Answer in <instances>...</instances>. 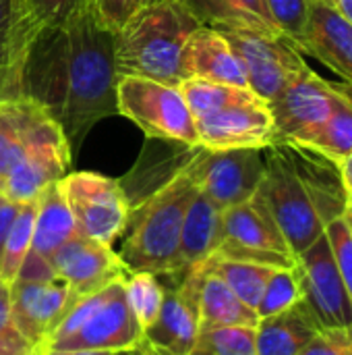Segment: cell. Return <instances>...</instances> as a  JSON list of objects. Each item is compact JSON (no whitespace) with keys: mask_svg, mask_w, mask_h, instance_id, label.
I'll return each instance as SVG.
<instances>
[{"mask_svg":"<svg viewBox=\"0 0 352 355\" xmlns=\"http://www.w3.org/2000/svg\"><path fill=\"white\" fill-rule=\"evenodd\" d=\"M114 31L85 6L60 25L39 27L21 62V96L64 131L75 154L87 133L116 114Z\"/></svg>","mask_w":352,"mask_h":355,"instance_id":"cell-1","label":"cell"},{"mask_svg":"<svg viewBox=\"0 0 352 355\" xmlns=\"http://www.w3.org/2000/svg\"><path fill=\"white\" fill-rule=\"evenodd\" d=\"M257 193L295 258L349 208L340 164L297 144L266 148V173Z\"/></svg>","mask_w":352,"mask_h":355,"instance_id":"cell-2","label":"cell"},{"mask_svg":"<svg viewBox=\"0 0 352 355\" xmlns=\"http://www.w3.org/2000/svg\"><path fill=\"white\" fill-rule=\"evenodd\" d=\"M187 162L151 193L131 204L129 235L118 254L129 272L156 277H183L187 272L178 252L180 231L189 204L199 191Z\"/></svg>","mask_w":352,"mask_h":355,"instance_id":"cell-3","label":"cell"},{"mask_svg":"<svg viewBox=\"0 0 352 355\" xmlns=\"http://www.w3.org/2000/svg\"><path fill=\"white\" fill-rule=\"evenodd\" d=\"M199 27L183 0H160L135 8L114 33L118 75H133L178 85L183 50Z\"/></svg>","mask_w":352,"mask_h":355,"instance_id":"cell-4","label":"cell"},{"mask_svg":"<svg viewBox=\"0 0 352 355\" xmlns=\"http://www.w3.org/2000/svg\"><path fill=\"white\" fill-rule=\"evenodd\" d=\"M143 345V331L137 324L124 295V281L85 295L66 310L46 341L35 349H91L120 352ZM33 352V354H35Z\"/></svg>","mask_w":352,"mask_h":355,"instance_id":"cell-5","label":"cell"},{"mask_svg":"<svg viewBox=\"0 0 352 355\" xmlns=\"http://www.w3.org/2000/svg\"><path fill=\"white\" fill-rule=\"evenodd\" d=\"M116 114L135 123L149 139L199 148L195 116L178 85L122 75L116 83Z\"/></svg>","mask_w":352,"mask_h":355,"instance_id":"cell-6","label":"cell"},{"mask_svg":"<svg viewBox=\"0 0 352 355\" xmlns=\"http://www.w3.org/2000/svg\"><path fill=\"white\" fill-rule=\"evenodd\" d=\"M73 152L62 127L41 114L6 173L0 196L12 204H33L44 189L58 183L71 164Z\"/></svg>","mask_w":352,"mask_h":355,"instance_id":"cell-7","label":"cell"},{"mask_svg":"<svg viewBox=\"0 0 352 355\" xmlns=\"http://www.w3.org/2000/svg\"><path fill=\"white\" fill-rule=\"evenodd\" d=\"M71 208L77 233L110 245L127 231L131 202L120 181L100 173H71L58 181Z\"/></svg>","mask_w":352,"mask_h":355,"instance_id":"cell-8","label":"cell"},{"mask_svg":"<svg viewBox=\"0 0 352 355\" xmlns=\"http://www.w3.org/2000/svg\"><path fill=\"white\" fill-rule=\"evenodd\" d=\"M197 189L226 210L251 200L266 173V150L195 148L187 162Z\"/></svg>","mask_w":352,"mask_h":355,"instance_id":"cell-9","label":"cell"},{"mask_svg":"<svg viewBox=\"0 0 352 355\" xmlns=\"http://www.w3.org/2000/svg\"><path fill=\"white\" fill-rule=\"evenodd\" d=\"M216 256L272 268H293L297 262L259 193L224 210V241Z\"/></svg>","mask_w":352,"mask_h":355,"instance_id":"cell-10","label":"cell"},{"mask_svg":"<svg viewBox=\"0 0 352 355\" xmlns=\"http://www.w3.org/2000/svg\"><path fill=\"white\" fill-rule=\"evenodd\" d=\"M338 83L324 79L311 67L299 73L268 102L274 123V144L303 146L332 114Z\"/></svg>","mask_w":352,"mask_h":355,"instance_id":"cell-11","label":"cell"},{"mask_svg":"<svg viewBox=\"0 0 352 355\" xmlns=\"http://www.w3.org/2000/svg\"><path fill=\"white\" fill-rule=\"evenodd\" d=\"M243 62L247 87L270 102L309 64L297 46L280 33L222 31Z\"/></svg>","mask_w":352,"mask_h":355,"instance_id":"cell-12","label":"cell"},{"mask_svg":"<svg viewBox=\"0 0 352 355\" xmlns=\"http://www.w3.org/2000/svg\"><path fill=\"white\" fill-rule=\"evenodd\" d=\"M297 275L301 281L303 304L319 329H352V302L338 272L326 233L297 256Z\"/></svg>","mask_w":352,"mask_h":355,"instance_id":"cell-13","label":"cell"},{"mask_svg":"<svg viewBox=\"0 0 352 355\" xmlns=\"http://www.w3.org/2000/svg\"><path fill=\"white\" fill-rule=\"evenodd\" d=\"M199 148L205 150H266L274 141V123L268 102L257 96L195 119Z\"/></svg>","mask_w":352,"mask_h":355,"instance_id":"cell-14","label":"cell"},{"mask_svg":"<svg viewBox=\"0 0 352 355\" xmlns=\"http://www.w3.org/2000/svg\"><path fill=\"white\" fill-rule=\"evenodd\" d=\"M203 264L189 268L172 291L164 295L162 310L156 322L145 331L143 343L166 349L172 355H189L193 349L199 324V289Z\"/></svg>","mask_w":352,"mask_h":355,"instance_id":"cell-15","label":"cell"},{"mask_svg":"<svg viewBox=\"0 0 352 355\" xmlns=\"http://www.w3.org/2000/svg\"><path fill=\"white\" fill-rule=\"evenodd\" d=\"M50 262L56 277L68 285L73 302L129 277L124 262L116 252H112L110 245L85 239L81 235L66 241L50 258Z\"/></svg>","mask_w":352,"mask_h":355,"instance_id":"cell-16","label":"cell"},{"mask_svg":"<svg viewBox=\"0 0 352 355\" xmlns=\"http://www.w3.org/2000/svg\"><path fill=\"white\" fill-rule=\"evenodd\" d=\"M12 297V327L33 347L46 341L52 329L60 322L73 306V295L62 279L44 283L15 281L10 285Z\"/></svg>","mask_w":352,"mask_h":355,"instance_id":"cell-17","label":"cell"},{"mask_svg":"<svg viewBox=\"0 0 352 355\" xmlns=\"http://www.w3.org/2000/svg\"><path fill=\"white\" fill-rule=\"evenodd\" d=\"M293 44L301 54L317 58L352 85V23L336 6L313 0L307 29Z\"/></svg>","mask_w":352,"mask_h":355,"instance_id":"cell-18","label":"cell"},{"mask_svg":"<svg viewBox=\"0 0 352 355\" xmlns=\"http://www.w3.org/2000/svg\"><path fill=\"white\" fill-rule=\"evenodd\" d=\"M183 79H203L247 87L241 58L226 35L212 27H197L183 50Z\"/></svg>","mask_w":352,"mask_h":355,"instance_id":"cell-19","label":"cell"},{"mask_svg":"<svg viewBox=\"0 0 352 355\" xmlns=\"http://www.w3.org/2000/svg\"><path fill=\"white\" fill-rule=\"evenodd\" d=\"M224 241V210L218 208L201 191L189 204L180 231V264L183 270L207 262Z\"/></svg>","mask_w":352,"mask_h":355,"instance_id":"cell-20","label":"cell"},{"mask_svg":"<svg viewBox=\"0 0 352 355\" xmlns=\"http://www.w3.org/2000/svg\"><path fill=\"white\" fill-rule=\"evenodd\" d=\"M319 331V324L301 302L284 312L261 318L257 322L255 354L297 355Z\"/></svg>","mask_w":352,"mask_h":355,"instance_id":"cell-21","label":"cell"},{"mask_svg":"<svg viewBox=\"0 0 352 355\" xmlns=\"http://www.w3.org/2000/svg\"><path fill=\"white\" fill-rule=\"evenodd\" d=\"M201 27L278 33L263 0H183Z\"/></svg>","mask_w":352,"mask_h":355,"instance_id":"cell-22","label":"cell"},{"mask_svg":"<svg viewBox=\"0 0 352 355\" xmlns=\"http://www.w3.org/2000/svg\"><path fill=\"white\" fill-rule=\"evenodd\" d=\"M259 316L249 308L207 262H203L201 289H199V324L201 331L218 327H247L255 329Z\"/></svg>","mask_w":352,"mask_h":355,"instance_id":"cell-23","label":"cell"},{"mask_svg":"<svg viewBox=\"0 0 352 355\" xmlns=\"http://www.w3.org/2000/svg\"><path fill=\"white\" fill-rule=\"evenodd\" d=\"M79 233L71 208L58 183H54L48 189H44V193L35 200L31 250L50 260L66 241H71Z\"/></svg>","mask_w":352,"mask_h":355,"instance_id":"cell-24","label":"cell"},{"mask_svg":"<svg viewBox=\"0 0 352 355\" xmlns=\"http://www.w3.org/2000/svg\"><path fill=\"white\" fill-rule=\"evenodd\" d=\"M41 114L46 112L25 96L0 102V187Z\"/></svg>","mask_w":352,"mask_h":355,"instance_id":"cell-25","label":"cell"},{"mask_svg":"<svg viewBox=\"0 0 352 355\" xmlns=\"http://www.w3.org/2000/svg\"><path fill=\"white\" fill-rule=\"evenodd\" d=\"M330 158L336 164H342L352 156V85L338 83V98L328 121L303 144Z\"/></svg>","mask_w":352,"mask_h":355,"instance_id":"cell-26","label":"cell"},{"mask_svg":"<svg viewBox=\"0 0 352 355\" xmlns=\"http://www.w3.org/2000/svg\"><path fill=\"white\" fill-rule=\"evenodd\" d=\"M37 23L23 0H0V67L21 71Z\"/></svg>","mask_w":352,"mask_h":355,"instance_id":"cell-27","label":"cell"},{"mask_svg":"<svg viewBox=\"0 0 352 355\" xmlns=\"http://www.w3.org/2000/svg\"><path fill=\"white\" fill-rule=\"evenodd\" d=\"M207 266L224 279V283L249 306L257 312V304L263 295V289L276 268L245 262V260H232L224 256H212L207 260Z\"/></svg>","mask_w":352,"mask_h":355,"instance_id":"cell-28","label":"cell"},{"mask_svg":"<svg viewBox=\"0 0 352 355\" xmlns=\"http://www.w3.org/2000/svg\"><path fill=\"white\" fill-rule=\"evenodd\" d=\"M178 87L195 119L255 96L249 87H237V85L214 83L203 79H183Z\"/></svg>","mask_w":352,"mask_h":355,"instance_id":"cell-29","label":"cell"},{"mask_svg":"<svg viewBox=\"0 0 352 355\" xmlns=\"http://www.w3.org/2000/svg\"><path fill=\"white\" fill-rule=\"evenodd\" d=\"M124 295H127V304L137 320V324L141 327L143 335L145 331L156 322L162 304H164V287L158 283L156 275L149 272H129V277L124 279Z\"/></svg>","mask_w":352,"mask_h":355,"instance_id":"cell-30","label":"cell"},{"mask_svg":"<svg viewBox=\"0 0 352 355\" xmlns=\"http://www.w3.org/2000/svg\"><path fill=\"white\" fill-rule=\"evenodd\" d=\"M33 220H35V202L33 204H21L19 214L10 227L8 239L4 243L2 258H0V279L6 281L8 285L15 283L19 268L31 250Z\"/></svg>","mask_w":352,"mask_h":355,"instance_id":"cell-31","label":"cell"},{"mask_svg":"<svg viewBox=\"0 0 352 355\" xmlns=\"http://www.w3.org/2000/svg\"><path fill=\"white\" fill-rule=\"evenodd\" d=\"M189 355H257L255 329L247 327H218L199 331Z\"/></svg>","mask_w":352,"mask_h":355,"instance_id":"cell-32","label":"cell"},{"mask_svg":"<svg viewBox=\"0 0 352 355\" xmlns=\"http://www.w3.org/2000/svg\"><path fill=\"white\" fill-rule=\"evenodd\" d=\"M297 264V262H295ZM303 302L301 281L297 268H276L263 289V295L257 304V316L268 318L278 312H284Z\"/></svg>","mask_w":352,"mask_h":355,"instance_id":"cell-33","label":"cell"},{"mask_svg":"<svg viewBox=\"0 0 352 355\" xmlns=\"http://www.w3.org/2000/svg\"><path fill=\"white\" fill-rule=\"evenodd\" d=\"M263 2L280 35L293 42L307 29L313 0H263Z\"/></svg>","mask_w":352,"mask_h":355,"instance_id":"cell-34","label":"cell"},{"mask_svg":"<svg viewBox=\"0 0 352 355\" xmlns=\"http://www.w3.org/2000/svg\"><path fill=\"white\" fill-rule=\"evenodd\" d=\"M326 237L330 241L338 272L344 281V287L349 291L352 302V231L344 216L332 220L326 229Z\"/></svg>","mask_w":352,"mask_h":355,"instance_id":"cell-35","label":"cell"},{"mask_svg":"<svg viewBox=\"0 0 352 355\" xmlns=\"http://www.w3.org/2000/svg\"><path fill=\"white\" fill-rule=\"evenodd\" d=\"M33 15L37 27L60 25L68 21L75 12L89 6L91 0H23Z\"/></svg>","mask_w":352,"mask_h":355,"instance_id":"cell-36","label":"cell"},{"mask_svg":"<svg viewBox=\"0 0 352 355\" xmlns=\"http://www.w3.org/2000/svg\"><path fill=\"white\" fill-rule=\"evenodd\" d=\"M351 331L322 329L297 355H349Z\"/></svg>","mask_w":352,"mask_h":355,"instance_id":"cell-37","label":"cell"},{"mask_svg":"<svg viewBox=\"0 0 352 355\" xmlns=\"http://www.w3.org/2000/svg\"><path fill=\"white\" fill-rule=\"evenodd\" d=\"M93 10L98 19L114 33L133 12V0H93Z\"/></svg>","mask_w":352,"mask_h":355,"instance_id":"cell-38","label":"cell"},{"mask_svg":"<svg viewBox=\"0 0 352 355\" xmlns=\"http://www.w3.org/2000/svg\"><path fill=\"white\" fill-rule=\"evenodd\" d=\"M52 279H58L56 277V270L52 266V262L44 256H39L37 252L29 250V254L25 256L21 268H19V275L15 281H31V283H44V281H52Z\"/></svg>","mask_w":352,"mask_h":355,"instance_id":"cell-39","label":"cell"},{"mask_svg":"<svg viewBox=\"0 0 352 355\" xmlns=\"http://www.w3.org/2000/svg\"><path fill=\"white\" fill-rule=\"evenodd\" d=\"M17 333L12 327V297L10 285L0 279V335Z\"/></svg>","mask_w":352,"mask_h":355,"instance_id":"cell-40","label":"cell"},{"mask_svg":"<svg viewBox=\"0 0 352 355\" xmlns=\"http://www.w3.org/2000/svg\"><path fill=\"white\" fill-rule=\"evenodd\" d=\"M19 208L21 204H12L8 200H4L0 196V258H2V252H4V243L8 239V233H10V227L19 214Z\"/></svg>","mask_w":352,"mask_h":355,"instance_id":"cell-41","label":"cell"},{"mask_svg":"<svg viewBox=\"0 0 352 355\" xmlns=\"http://www.w3.org/2000/svg\"><path fill=\"white\" fill-rule=\"evenodd\" d=\"M19 69L0 67V102L19 98L21 96V83H19Z\"/></svg>","mask_w":352,"mask_h":355,"instance_id":"cell-42","label":"cell"},{"mask_svg":"<svg viewBox=\"0 0 352 355\" xmlns=\"http://www.w3.org/2000/svg\"><path fill=\"white\" fill-rule=\"evenodd\" d=\"M0 355H33V347L19 335H0Z\"/></svg>","mask_w":352,"mask_h":355,"instance_id":"cell-43","label":"cell"},{"mask_svg":"<svg viewBox=\"0 0 352 355\" xmlns=\"http://www.w3.org/2000/svg\"><path fill=\"white\" fill-rule=\"evenodd\" d=\"M112 352H91V349H44L33 355H110Z\"/></svg>","mask_w":352,"mask_h":355,"instance_id":"cell-44","label":"cell"},{"mask_svg":"<svg viewBox=\"0 0 352 355\" xmlns=\"http://www.w3.org/2000/svg\"><path fill=\"white\" fill-rule=\"evenodd\" d=\"M340 173H342L344 189H346V196H349V204H352V156L340 164Z\"/></svg>","mask_w":352,"mask_h":355,"instance_id":"cell-45","label":"cell"},{"mask_svg":"<svg viewBox=\"0 0 352 355\" xmlns=\"http://www.w3.org/2000/svg\"><path fill=\"white\" fill-rule=\"evenodd\" d=\"M336 8L342 12V17L352 23V0H336Z\"/></svg>","mask_w":352,"mask_h":355,"instance_id":"cell-46","label":"cell"},{"mask_svg":"<svg viewBox=\"0 0 352 355\" xmlns=\"http://www.w3.org/2000/svg\"><path fill=\"white\" fill-rule=\"evenodd\" d=\"M139 352H141V355H172L170 352H166V349H160V347H156V345H149V343H143V345L139 347Z\"/></svg>","mask_w":352,"mask_h":355,"instance_id":"cell-47","label":"cell"},{"mask_svg":"<svg viewBox=\"0 0 352 355\" xmlns=\"http://www.w3.org/2000/svg\"><path fill=\"white\" fill-rule=\"evenodd\" d=\"M110 355H141V352H139V347H135V349H120V352H112Z\"/></svg>","mask_w":352,"mask_h":355,"instance_id":"cell-48","label":"cell"},{"mask_svg":"<svg viewBox=\"0 0 352 355\" xmlns=\"http://www.w3.org/2000/svg\"><path fill=\"white\" fill-rule=\"evenodd\" d=\"M151 2H160V0H133V10H135V8H139V6L151 4Z\"/></svg>","mask_w":352,"mask_h":355,"instance_id":"cell-49","label":"cell"},{"mask_svg":"<svg viewBox=\"0 0 352 355\" xmlns=\"http://www.w3.org/2000/svg\"><path fill=\"white\" fill-rule=\"evenodd\" d=\"M344 218H346V223H349V227H351L352 231V204H349V208H346V212H344Z\"/></svg>","mask_w":352,"mask_h":355,"instance_id":"cell-50","label":"cell"},{"mask_svg":"<svg viewBox=\"0 0 352 355\" xmlns=\"http://www.w3.org/2000/svg\"><path fill=\"white\" fill-rule=\"evenodd\" d=\"M349 355H352V331H351V345H349Z\"/></svg>","mask_w":352,"mask_h":355,"instance_id":"cell-51","label":"cell"},{"mask_svg":"<svg viewBox=\"0 0 352 355\" xmlns=\"http://www.w3.org/2000/svg\"><path fill=\"white\" fill-rule=\"evenodd\" d=\"M324 2H328V4H332V6H336V0H324Z\"/></svg>","mask_w":352,"mask_h":355,"instance_id":"cell-52","label":"cell"},{"mask_svg":"<svg viewBox=\"0 0 352 355\" xmlns=\"http://www.w3.org/2000/svg\"><path fill=\"white\" fill-rule=\"evenodd\" d=\"M91 4H93V0H91Z\"/></svg>","mask_w":352,"mask_h":355,"instance_id":"cell-53","label":"cell"}]
</instances>
